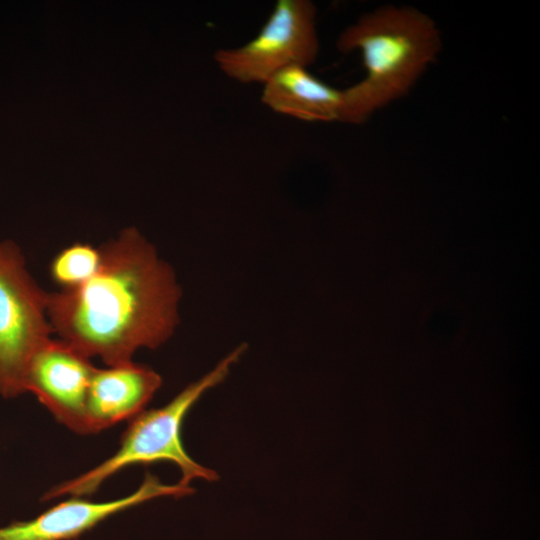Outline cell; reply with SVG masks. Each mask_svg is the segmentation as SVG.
<instances>
[{
  "instance_id": "6da1fadb",
  "label": "cell",
  "mask_w": 540,
  "mask_h": 540,
  "mask_svg": "<svg viewBox=\"0 0 540 540\" xmlns=\"http://www.w3.org/2000/svg\"><path fill=\"white\" fill-rule=\"evenodd\" d=\"M100 249L102 263L91 279L48 293L47 315L58 339L111 366L171 337L181 291L172 268L135 228Z\"/></svg>"
},
{
  "instance_id": "7a4b0ae2",
  "label": "cell",
  "mask_w": 540,
  "mask_h": 540,
  "mask_svg": "<svg viewBox=\"0 0 540 540\" xmlns=\"http://www.w3.org/2000/svg\"><path fill=\"white\" fill-rule=\"evenodd\" d=\"M336 47L362 55L365 76L343 89L341 117L342 123L362 124L411 91L437 59L442 37L426 13L390 4L361 15L340 33Z\"/></svg>"
},
{
  "instance_id": "3957f363",
  "label": "cell",
  "mask_w": 540,
  "mask_h": 540,
  "mask_svg": "<svg viewBox=\"0 0 540 540\" xmlns=\"http://www.w3.org/2000/svg\"><path fill=\"white\" fill-rule=\"evenodd\" d=\"M245 347L241 345L233 350L213 370L189 384L166 405L138 413L131 419L118 450L111 457L76 478L52 487L42 500L63 496L85 498L94 494L109 477L123 468L160 461L173 463L179 468V483L184 486H190L195 479L217 480L218 475L214 470L197 463L185 450L181 437L182 425L199 398L224 381Z\"/></svg>"
},
{
  "instance_id": "277c9868",
  "label": "cell",
  "mask_w": 540,
  "mask_h": 540,
  "mask_svg": "<svg viewBox=\"0 0 540 540\" xmlns=\"http://www.w3.org/2000/svg\"><path fill=\"white\" fill-rule=\"evenodd\" d=\"M47 295L28 270L25 256L12 240H0V396L25 393L30 360L51 338Z\"/></svg>"
},
{
  "instance_id": "5b68a950",
  "label": "cell",
  "mask_w": 540,
  "mask_h": 540,
  "mask_svg": "<svg viewBox=\"0 0 540 540\" xmlns=\"http://www.w3.org/2000/svg\"><path fill=\"white\" fill-rule=\"evenodd\" d=\"M317 9L310 0H279L260 31L245 44L214 53L219 70L242 83L264 84L292 66L308 68L319 54Z\"/></svg>"
},
{
  "instance_id": "8992f818",
  "label": "cell",
  "mask_w": 540,
  "mask_h": 540,
  "mask_svg": "<svg viewBox=\"0 0 540 540\" xmlns=\"http://www.w3.org/2000/svg\"><path fill=\"white\" fill-rule=\"evenodd\" d=\"M95 369L91 359L75 347L50 338L30 360L24 390L60 424L73 432L89 434L86 402Z\"/></svg>"
},
{
  "instance_id": "52a82bcc",
  "label": "cell",
  "mask_w": 540,
  "mask_h": 540,
  "mask_svg": "<svg viewBox=\"0 0 540 540\" xmlns=\"http://www.w3.org/2000/svg\"><path fill=\"white\" fill-rule=\"evenodd\" d=\"M193 492L191 486L179 482L164 484L157 476L147 473L128 496L105 502L70 497L31 520L0 527V540H75L110 516L143 502L163 496L183 497Z\"/></svg>"
},
{
  "instance_id": "ba28073f",
  "label": "cell",
  "mask_w": 540,
  "mask_h": 540,
  "mask_svg": "<svg viewBox=\"0 0 540 540\" xmlns=\"http://www.w3.org/2000/svg\"><path fill=\"white\" fill-rule=\"evenodd\" d=\"M161 384L158 373L133 361L96 367L86 402L89 433L135 417L144 410Z\"/></svg>"
},
{
  "instance_id": "9c48e42d",
  "label": "cell",
  "mask_w": 540,
  "mask_h": 540,
  "mask_svg": "<svg viewBox=\"0 0 540 540\" xmlns=\"http://www.w3.org/2000/svg\"><path fill=\"white\" fill-rule=\"evenodd\" d=\"M262 86V103L276 113L306 122H341L343 90L321 81L306 67H288Z\"/></svg>"
},
{
  "instance_id": "30bf717a",
  "label": "cell",
  "mask_w": 540,
  "mask_h": 540,
  "mask_svg": "<svg viewBox=\"0 0 540 540\" xmlns=\"http://www.w3.org/2000/svg\"><path fill=\"white\" fill-rule=\"evenodd\" d=\"M101 263L100 246L76 242L63 248L52 259L50 277L59 286V290H72L91 279Z\"/></svg>"
}]
</instances>
